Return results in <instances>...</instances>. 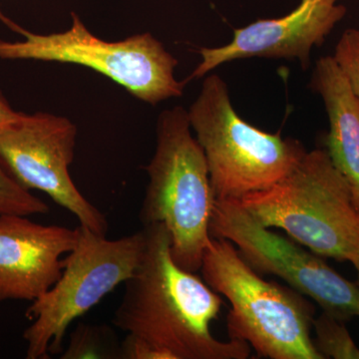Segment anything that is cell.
<instances>
[{
    "instance_id": "cell-1",
    "label": "cell",
    "mask_w": 359,
    "mask_h": 359,
    "mask_svg": "<svg viewBox=\"0 0 359 359\" xmlns=\"http://www.w3.org/2000/svg\"><path fill=\"white\" fill-rule=\"evenodd\" d=\"M140 263L124 283V295L113 318L116 327L147 342L163 359H245L248 342L221 341L212 334L222 297L192 271L182 269L171 252L163 224L143 226Z\"/></svg>"
},
{
    "instance_id": "cell-2",
    "label": "cell",
    "mask_w": 359,
    "mask_h": 359,
    "mask_svg": "<svg viewBox=\"0 0 359 359\" xmlns=\"http://www.w3.org/2000/svg\"><path fill=\"white\" fill-rule=\"evenodd\" d=\"M145 170L149 183L141 223L164 224L174 261L196 273L211 241L209 226L216 198L204 151L191 133L188 111L181 106L163 111L158 118L155 154Z\"/></svg>"
},
{
    "instance_id": "cell-3",
    "label": "cell",
    "mask_w": 359,
    "mask_h": 359,
    "mask_svg": "<svg viewBox=\"0 0 359 359\" xmlns=\"http://www.w3.org/2000/svg\"><path fill=\"white\" fill-rule=\"evenodd\" d=\"M205 283L231 302V339L271 359H323L311 337L314 309L292 287L266 282L226 238H212L201 266Z\"/></svg>"
},
{
    "instance_id": "cell-4",
    "label": "cell",
    "mask_w": 359,
    "mask_h": 359,
    "mask_svg": "<svg viewBox=\"0 0 359 359\" xmlns=\"http://www.w3.org/2000/svg\"><path fill=\"white\" fill-rule=\"evenodd\" d=\"M238 203L262 226L282 229L318 256L351 264L359 256V212L323 149L306 152L285 178Z\"/></svg>"
},
{
    "instance_id": "cell-5",
    "label": "cell",
    "mask_w": 359,
    "mask_h": 359,
    "mask_svg": "<svg viewBox=\"0 0 359 359\" xmlns=\"http://www.w3.org/2000/svg\"><path fill=\"white\" fill-rule=\"evenodd\" d=\"M191 129L204 151L216 200L237 201L287 176L308 151L301 142L268 133L238 116L226 82L208 75L188 110Z\"/></svg>"
},
{
    "instance_id": "cell-6",
    "label": "cell",
    "mask_w": 359,
    "mask_h": 359,
    "mask_svg": "<svg viewBox=\"0 0 359 359\" xmlns=\"http://www.w3.org/2000/svg\"><path fill=\"white\" fill-rule=\"evenodd\" d=\"M71 15L69 29L43 35L28 32L0 11V21L25 39L16 42L0 40V59L85 66L151 105L183 95L187 83L175 78L178 60L151 33L105 41L92 34L79 16L74 13Z\"/></svg>"
},
{
    "instance_id": "cell-7",
    "label": "cell",
    "mask_w": 359,
    "mask_h": 359,
    "mask_svg": "<svg viewBox=\"0 0 359 359\" xmlns=\"http://www.w3.org/2000/svg\"><path fill=\"white\" fill-rule=\"evenodd\" d=\"M79 240L65 257L57 283L32 302L26 318V358L44 359L63 353L67 328L76 318L131 278L145 248L143 229L118 240H107L80 224Z\"/></svg>"
},
{
    "instance_id": "cell-8",
    "label": "cell",
    "mask_w": 359,
    "mask_h": 359,
    "mask_svg": "<svg viewBox=\"0 0 359 359\" xmlns=\"http://www.w3.org/2000/svg\"><path fill=\"white\" fill-rule=\"evenodd\" d=\"M212 238H226L259 273L278 276L339 320L359 318V285L330 268L318 255L262 226L237 201L216 200L209 226Z\"/></svg>"
},
{
    "instance_id": "cell-9",
    "label": "cell",
    "mask_w": 359,
    "mask_h": 359,
    "mask_svg": "<svg viewBox=\"0 0 359 359\" xmlns=\"http://www.w3.org/2000/svg\"><path fill=\"white\" fill-rule=\"evenodd\" d=\"M76 136V126L67 118L22 113L0 130V160L26 190L47 194L72 212L81 226L106 236L105 215L80 193L71 179Z\"/></svg>"
},
{
    "instance_id": "cell-10",
    "label": "cell",
    "mask_w": 359,
    "mask_h": 359,
    "mask_svg": "<svg viewBox=\"0 0 359 359\" xmlns=\"http://www.w3.org/2000/svg\"><path fill=\"white\" fill-rule=\"evenodd\" d=\"M337 1L301 0L299 6L283 18L259 20L233 30V39L228 44L200 49L202 61L186 83L238 59H297L302 69H308L313 47L323 45L346 14V7Z\"/></svg>"
},
{
    "instance_id": "cell-11",
    "label": "cell",
    "mask_w": 359,
    "mask_h": 359,
    "mask_svg": "<svg viewBox=\"0 0 359 359\" xmlns=\"http://www.w3.org/2000/svg\"><path fill=\"white\" fill-rule=\"evenodd\" d=\"M79 240L74 230L44 226L21 215L0 216V304L34 302L57 283Z\"/></svg>"
},
{
    "instance_id": "cell-12",
    "label": "cell",
    "mask_w": 359,
    "mask_h": 359,
    "mask_svg": "<svg viewBox=\"0 0 359 359\" xmlns=\"http://www.w3.org/2000/svg\"><path fill=\"white\" fill-rule=\"evenodd\" d=\"M311 88L320 94L327 111L325 151L348 184L359 212V99L332 56L316 61Z\"/></svg>"
},
{
    "instance_id": "cell-13",
    "label": "cell",
    "mask_w": 359,
    "mask_h": 359,
    "mask_svg": "<svg viewBox=\"0 0 359 359\" xmlns=\"http://www.w3.org/2000/svg\"><path fill=\"white\" fill-rule=\"evenodd\" d=\"M344 321L325 313L313 318L314 346L325 358L359 359V347L353 341Z\"/></svg>"
},
{
    "instance_id": "cell-14",
    "label": "cell",
    "mask_w": 359,
    "mask_h": 359,
    "mask_svg": "<svg viewBox=\"0 0 359 359\" xmlns=\"http://www.w3.org/2000/svg\"><path fill=\"white\" fill-rule=\"evenodd\" d=\"M112 332L105 325H80L71 335L69 346L62 359L121 358V351L114 347Z\"/></svg>"
},
{
    "instance_id": "cell-15",
    "label": "cell",
    "mask_w": 359,
    "mask_h": 359,
    "mask_svg": "<svg viewBox=\"0 0 359 359\" xmlns=\"http://www.w3.org/2000/svg\"><path fill=\"white\" fill-rule=\"evenodd\" d=\"M49 211V205L33 195L32 191L23 188L0 160V216L21 215L29 217L48 214Z\"/></svg>"
},
{
    "instance_id": "cell-16",
    "label": "cell",
    "mask_w": 359,
    "mask_h": 359,
    "mask_svg": "<svg viewBox=\"0 0 359 359\" xmlns=\"http://www.w3.org/2000/svg\"><path fill=\"white\" fill-rule=\"evenodd\" d=\"M334 57L349 86L359 99V29L349 28L342 33L335 46Z\"/></svg>"
},
{
    "instance_id": "cell-17",
    "label": "cell",
    "mask_w": 359,
    "mask_h": 359,
    "mask_svg": "<svg viewBox=\"0 0 359 359\" xmlns=\"http://www.w3.org/2000/svg\"><path fill=\"white\" fill-rule=\"evenodd\" d=\"M22 113L16 112L0 91V130L18 120Z\"/></svg>"
},
{
    "instance_id": "cell-18",
    "label": "cell",
    "mask_w": 359,
    "mask_h": 359,
    "mask_svg": "<svg viewBox=\"0 0 359 359\" xmlns=\"http://www.w3.org/2000/svg\"><path fill=\"white\" fill-rule=\"evenodd\" d=\"M353 266H355L356 271H358V285H359V256L358 259L353 263Z\"/></svg>"
}]
</instances>
